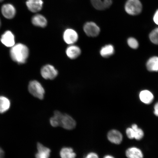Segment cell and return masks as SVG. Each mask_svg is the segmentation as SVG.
Listing matches in <instances>:
<instances>
[{
    "label": "cell",
    "mask_w": 158,
    "mask_h": 158,
    "mask_svg": "<svg viewBox=\"0 0 158 158\" xmlns=\"http://www.w3.org/2000/svg\"><path fill=\"white\" fill-rule=\"evenodd\" d=\"M29 49L26 45L19 43L11 47L10 54L13 61L19 64L26 62L29 55Z\"/></svg>",
    "instance_id": "cell-1"
},
{
    "label": "cell",
    "mask_w": 158,
    "mask_h": 158,
    "mask_svg": "<svg viewBox=\"0 0 158 158\" xmlns=\"http://www.w3.org/2000/svg\"><path fill=\"white\" fill-rule=\"evenodd\" d=\"M29 91L32 95L40 100L44 98L45 91L40 82L37 80H33L28 85Z\"/></svg>",
    "instance_id": "cell-2"
},
{
    "label": "cell",
    "mask_w": 158,
    "mask_h": 158,
    "mask_svg": "<svg viewBox=\"0 0 158 158\" xmlns=\"http://www.w3.org/2000/svg\"><path fill=\"white\" fill-rule=\"evenodd\" d=\"M124 8L128 15H136L141 12L143 6L139 0H128L125 4Z\"/></svg>",
    "instance_id": "cell-3"
},
{
    "label": "cell",
    "mask_w": 158,
    "mask_h": 158,
    "mask_svg": "<svg viewBox=\"0 0 158 158\" xmlns=\"http://www.w3.org/2000/svg\"><path fill=\"white\" fill-rule=\"evenodd\" d=\"M40 74L42 77L47 80H53L58 74V70L53 65L47 64L41 68Z\"/></svg>",
    "instance_id": "cell-4"
},
{
    "label": "cell",
    "mask_w": 158,
    "mask_h": 158,
    "mask_svg": "<svg viewBox=\"0 0 158 158\" xmlns=\"http://www.w3.org/2000/svg\"><path fill=\"white\" fill-rule=\"evenodd\" d=\"M76 122L72 117L68 114H61L59 118V126L68 130L74 129Z\"/></svg>",
    "instance_id": "cell-5"
},
{
    "label": "cell",
    "mask_w": 158,
    "mask_h": 158,
    "mask_svg": "<svg viewBox=\"0 0 158 158\" xmlns=\"http://www.w3.org/2000/svg\"><path fill=\"white\" fill-rule=\"evenodd\" d=\"M63 38L66 44L70 45L74 44L77 41L79 36L77 32L74 29L67 28L63 33Z\"/></svg>",
    "instance_id": "cell-6"
},
{
    "label": "cell",
    "mask_w": 158,
    "mask_h": 158,
    "mask_svg": "<svg viewBox=\"0 0 158 158\" xmlns=\"http://www.w3.org/2000/svg\"><path fill=\"white\" fill-rule=\"evenodd\" d=\"M84 32L89 37H95L99 34L100 29L98 26L93 22H88L83 27Z\"/></svg>",
    "instance_id": "cell-7"
},
{
    "label": "cell",
    "mask_w": 158,
    "mask_h": 158,
    "mask_svg": "<svg viewBox=\"0 0 158 158\" xmlns=\"http://www.w3.org/2000/svg\"><path fill=\"white\" fill-rule=\"evenodd\" d=\"M2 15L5 18L11 19L15 16L16 10L15 7L10 3L4 4L1 7Z\"/></svg>",
    "instance_id": "cell-8"
},
{
    "label": "cell",
    "mask_w": 158,
    "mask_h": 158,
    "mask_svg": "<svg viewBox=\"0 0 158 158\" xmlns=\"http://www.w3.org/2000/svg\"><path fill=\"white\" fill-rule=\"evenodd\" d=\"M26 4L30 11L36 13L42 9L43 2V0H27Z\"/></svg>",
    "instance_id": "cell-9"
},
{
    "label": "cell",
    "mask_w": 158,
    "mask_h": 158,
    "mask_svg": "<svg viewBox=\"0 0 158 158\" xmlns=\"http://www.w3.org/2000/svg\"><path fill=\"white\" fill-rule=\"evenodd\" d=\"M81 50L80 47L74 44L70 45L67 47L66 50L67 56L69 59H74L80 56Z\"/></svg>",
    "instance_id": "cell-10"
},
{
    "label": "cell",
    "mask_w": 158,
    "mask_h": 158,
    "mask_svg": "<svg viewBox=\"0 0 158 158\" xmlns=\"http://www.w3.org/2000/svg\"><path fill=\"white\" fill-rule=\"evenodd\" d=\"M3 44L7 47H12L15 45V37L12 32L7 31L2 35L1 39Z\"/></svg>",
    "instance_id": "cell-11"
},
{
    "label": "cell",
    "mask_w": 158,
    "mask_h": 158,
    "mask_svg": "<svg viewBox=\"0 0 158 158\" xmlns=\"http://www.w3.org/2000/svg\"><path fill=\"white\" fill-rule=\"evenodd\" d=\"M91 2L95 8L100 10L108 8L112 3V0H91Z\"/></svg>",
    "instance_id": "cell-12"
},
{
    "label": "cell",
    "mask_w": 158,
    "mask_h": 158,
    "mask_svg": "<svg viewBox=\"0 0 158 158\" xmlns=\"http://www.w3.org/2000/svg\"><path fill=\"white\" fill-rule=\"evenodd\" d=\"M37 152L35 155L36 158H49L50 157L51 150L49 148L45 147L42 144H37Z\"/></svg>",
    "instance_id": "cell-13"
},
{
    "label": "cell",
    "mask_w": 158,
    "mask_h": 158,
    "mask_svg": "<svg viewBox=\"0 0 158 158\" xmlns=\"http://www.w3.org/2000/svg\"><path fill=\"white\" fill-rule=\"evenodd\" d=\"M31 23L35 27L44 28L47 25V20L44 16L40 14L35 15L31 19Z\"/></svg>",
    "instance_id": "cell-14"
},
{
    "label": "cell",
    "mask_w": 158,
    "mask_h": 158,
    "mask_svg": "<svg viewBox=\"0 0 158 158\" xmlns=\"http://www.w3.org/2000/svg\"><path fill=\"white\" fill-rule=\"evenodd\" d=\"M108 138L112 143L118 144L121 143L123 137L120 132L116 130H112L109 132Z\"/></svg>",
    "instance_id": "cell-15"
},
{
    "label": "cell",
    "mask_w": 158,
    "mask_h": 158,
    "mask_svg": "<svg viewBox=\"0 0 158 158\" xmlns=\"http://www.w3.org/2000/svg\"><path fill=\"white\" fill-rule=\"evenodd\" d=\"M139 98L142 102L146 104H149L153 102V95L149 90L142 91L139 94Z\"/></svg>",
    "instance_id": "cell-16"
},
{
    "label": "cell",
    "mask_w": 158,
    "mask_h": 158,
    "mask_svg": "<svg viewBox=\"0 0 158 158\" xmlns=\"http://www.w3.org/2000/svg\"><path fill=\"white\" fill-rule=\"evenodd\" d=\"M126 155L128 158H143V155L141 150L135 147L128 149L126 151Z\"/></svg>",
    "instance_id": "cell-17"
},
{
    "label": "cell",
    "mask_w": 158,
    "mask_h": 158,
    "mask_svg": "<svg viewBox=\"0 0 158 158\" xmlns=\"http://www.w3.org/2000/svg\"><path fill=\"white\" fill-rule=\"evenodd\" d=\"M147 69L152 72H158V57H151L148 60L147 63Z\"/></svg>",
    "instance_id": "cell-18"
},
{
    "label": "cell",
    "mask_w": 158,
    "mask_h": 158,
    "mask_svg": "<svg viewBox=\"0 0 158 158\" xmlns=\"http://www.w3.org/2000/svg\"><path fill=\"white\" fill-rule=\"evenodd\" d=\"M10 102L4 96H0V114L4 113L9 109Z\"/></svg>",
    "instance_id": "cell-19"
},
{
    "label": "cell",
    "mask_w": 158,
    "mask_h": 158,
    "mask_svg": "<svg viewBox=\"0 0 158 158\" xmlns=\"http://www.w3.org/2000/svg\"><path fill=\"white\" fill-rule=\"evenodd\" d=\"M114 47L112 45H107L102 47L100 51V54L104 58H108L114 53Z\"/></svg>",
    "instance_id": "cell-20"
},
{
    "label": "cell",
    "mask_w": 158,
    "mask_h": 158,
    "mask_svg": "<svg viewBox=\"0 0 158 158\" xmlns=\"http://www.w3.org/2000/svg\"><path fill=\"white\" fill-rule=\"evenodd\" d=\"M60 155L61 158H75L76 156L73 150L70 148H62L60 151Z\"/></svg>",
    "instance_id": "cell-21"
},
{
    "label": "cell",
    "mask_w": 158,
    "mask_h": 158,
    "mask_svg": "<svg viewBox=\"0 0 158 158\" xmlns=\"http://www.w3.org/2000/svg\"><path fill=\"white\" fill-rule=\"evenodd\" d=\"M61 114L62 113L58 110L54 112V116L50 119V123L52 127H56L59 126V118Z\"/></svg>",
    "instance_id": "cell-22"
},
{
    "label": "cell",
    "mask_w": 158,
    "mask_h": 158,
    "mask_svg": "<svg viewBox=\"0 0 158 158\" xmlns=\"http://www.w3.org/2000/svg\"><path fill=\"white\" fill-rule=\"evenodd\" d=\"M131 128L134 130V138L138 140L141 139L144 136V133L143 130L138 128L137 125L136 124H133L132 125Z\"/></svg>",
    "instance_id": "cell-23"
},
{
    "label": "cell",
    "mask_w": 158,
    "mask_h": 158,
    "mask_svg": "<svg viewBox=\"0 0 158 158\" xmlns=\"http://www.w3.org/2000/svg\"><path fill=\"white\" fill-rule=\"evenodd\" d=\"M149 39L153 44L158 45V28L154 29L149 34Z\"/></svg>",
    "instance_id": "cell-24"
},
{
    "label": "cell",
    "mask_w": 158,
    "mask_h": 158,
    "mask_svg": "<svg viewBox=\"0 0 158 158\" xmlns=\"http://www.w3.org/2000/svg\"><path fill=\"white\" fill-rule=\"evenodd\" d=\"M127 43L130 47L134 49H137L139 46V44L137 40L133 37H130L128 39Z\"/></svg>",
    "instance_id": "cell-25"
},
{
    "label": "cell",
    "mask_w": 158,
    "mask_h": 158,
    "mask_svg": "<svg viewBox=\"0 0 158 158\" xmlns=\"http://www.w3.org/2000/svg\"><path fill=\"white\" fill-rule=\"evenodd\" d=\"M126 134L129 139H133L134 138V130L132 128H128L126 130Z\"/></svg>",
    "instance_id": "cell-26"
},
{
    "label": "cell",
    "mask_w": 158,
    "mask_h": 158,
    "mask_svg": "<svg viewBox=\"0 0 158 158\" xmlns=\"http://www.w3.org/2000/svg\"><path fill=\"white\" fill-rule=\"evenodd\" d=\"M85 158H99L97 154L92 152L89 153Z\"/></svg>",
    "instance_id": "cell-27"
},
{
    "label": "cell",
    "mask_w": 158,
    "mask_h": 158,
    "mask_svg": "<svg viewBox=\"0 0 158 158\" xmlns=\"http://www.w3.org/2000/svg\"><path fill=\"white\" fill-rule=\"evenodd\" d=\"M153 21L156 24L158 25V9L154 15Z\"/></svg>",
    "instance_id": "cell-28"
},
{
    "label": "cell",
    "mask_w": 158,
    "mask_h": 158,
    "mask_svg": "<svg viewBox=\"0 0 158 158\" xmlns=\"http://www.w3.org/2000/svg\"><path fill=\"white\" fill-rule=\"evenodd\" d=\"M154 114L158 117V102L156 103L154 106Z\"/></svg>",
    "instance_id": "cell-29"
},
{
    "label": "cell",
    "mask_w": 158,
    "mask_h": 158,
    "mask_svg": "<svg viewBox=\"0 0 158 158\" xmlns=\"http://www.w3.org/2000/svg\"><path fill=\"white\" fill-rule=\"evenodd\" d=\"M4 153L2 149L0 148V158H4Z\"/></svg>",
    "instance_id": "cell-30"
},
{
    "label": "cell",
    "mask_w": 158,
    "mask_h": 158,
    "mask_svg": "<svg viewBox=\"0 0 158 158\" xmlns=\"http://www.w3.org/2000/svg\"><path fill=\"white\" fill-rule=\"evenodd\" d=\"M104 158H114V157L112 156L107 155Z\"/></svg>",
    "instance_id": "cell-31"
},
{
    "label": "cell",
    "mask_w": 158,
    "mask_h": 158,
    "mask_svg": "<svg viewBox=\"0 0 158 158\" xmlns=\"http://www.w3.org/2000/svg\"><path fill=\"white\" fill-rule=\"evenodd\" d=\"M1 19H0V27H1Z\"/></svg>",
    "instance_id": "cell-32"
},
{
    "label": "cell",
    "mask_w": 158,
    "mask_h": 158,
    "mask_svg": "<svg viewBox=\"0 0 158 158\" xmlns=\"http://www.w3.org/2000/svg\"><path fill=\"white\" fill-rule=\"evenodd\" d=\"M4 1V0H0V2H3Z\"/></svg>",
    "instance_id": "cell-33"
}]
</instances>
